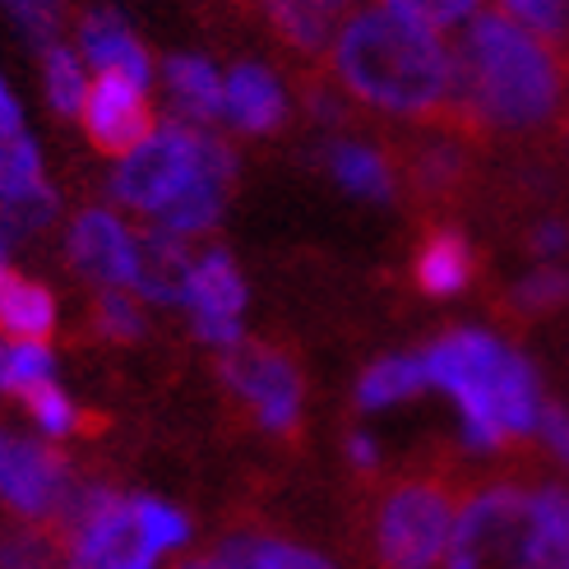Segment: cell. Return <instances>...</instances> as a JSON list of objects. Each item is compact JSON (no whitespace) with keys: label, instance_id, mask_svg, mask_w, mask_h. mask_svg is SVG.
<instances>
[{"label":"cell","instance_id":"obj_1","mask_svg":"<svg viewBox=\"0 0 569 569\" xmlns=\"http://www.w3.org/2000/svg\"><path fill=\"white\" fill-rule=\"evenodd\" d=\"M459 121L487 130H537L565 102V66L519 19L500 10L472 14L453 56Z\"/></svg>","mask_w":569,"mask_h":569},{"label":"cell","instance_id":"obj_2","mask_svg":"<svg viewBox=\"0 0 569 569\" xmlns=\"http://www.w3.org/2000/svg\"><path fill=\"white\" fill-rule=\"evenodd\" d=\"M333 70L366 102L412 121H459L453 56L431 28L403 14L366 10L333 38Z\"/></svg>","mask_w":569,"mask_h":569},{"label":"cell","instance_id":"obj_3","mask_svg":"<svg viewBox=\"0 0 569 569\" xmlns=\"http://www.w3.org/2000/svg\"><path fill=\"white\" fill-rule=\"evenodd\" d=\"M426 389H440L459 408V436L472 453H496L509 440H528L542 417L537 371L500 338L481 329L445 333L421 352Z\"/></svg>","mask_w":569,"mask_h":569},{"label":"cell","instance_id":"obj_4","mask_svg":"<svg viewBox=\"0 0 569 569\" xmlns=\"http://www.w3.org/2000/svg\"><path fill=\"white\" fill-rule=\"evenodd\" d=\"M445 569H569V487L487 481L459 500Z\"/></svg>","mask_w":569,"mask_h":569},{"label":"cell","instance_id":"obj_5","mask_svg":"<svg viewBox=\"0 0 569 569\" xmlns=\"http://www.w3.org/2000/svg\"><path fill=\"white\" fill-rule=\"evenodd\" d=\"M61 560L74 569H172L139 523L134 491L107 481H79L70 509L56 523Z\"/></svg>","mask_w":569,"mask_h":569},{"label":"cell","instance_id":"obj_6","mask_svg":"<svg viewBox=\"0 0 569 569\" xmlns=\"http://www.w3.org/2000/svg\"><path fill=\"white\" fill-rule=\"evenodd\" d=\"M459 500L440 481H398L376 505L371 542L380 569H445Z\"/></svg>","mask_w":569,"mask_h":569},{"label":"cell","instance_id":"obj_7","mask_svg":"<svg viewBox=\"0 0 569 569\" xmlns=\"http://www.w3.org/2000/svg\"><path fill=\"white\" fill-rule=\"evenodd\" d=\"M79 481L83 477L74 472L61 445L0 426V509H6V519L56 532Z\"/></svg>","mask_w":569,"mask_h":569},{"label":"cell","instance_id":"obj_8","mask_svg":"<svg viewBox=\"0 0 569 569\" xmlns=\"http://www.w3.org/2000/svg\"><path fill=\"white\" fill-rule=\"evenodd\" d=\"M204 139L181 121L153 130L144 144H139L130 158H121L117 177H111V194L121 199L134 213H162L172 209L186 194V186L199 177V162H204Z\"/></svg>","mask_w":569,"mask_h":569},{"label":"cell","instance_id":"obj_9","mask_svg":"<svg viewBox=\"0 0 569 569\" xmlns=\"http://www.w3.org/2000/svg\"><path fill=\"white\" fill-rule=\"evenodd\" d=\"M218 371H222V385L250 408L254 421H260V431L292 436L301 426V403H306L301 371L282 352H273L264 343H246L241 338L237 348L222 352Z\"/></svg>","mask_w":569,"mask_h":569},{"label":"cell","instance_id":"obj_10","mask_svg":"<svg viewBox=\"0 0 569 569\" xmlns=\"http://www.w3.org/2000/svg\"><path fill=\"white\" fill-rule=\"evenodd\" d=\"M79 121H83L89 144L107 158H130L158 130L144 83H134L130 74H117V70H102L93 79V89L83 93Z\"/></svg>","mask_w":569,"mask_h":569},{"label":"cell","instance_id":"obj_11","mask_svg":"<svg viewBox=\"0 0 569 569\" xmlns=\"http://www.w3.org/2000/svg\"><path fill=\"white\" fill-rule=\"evenodd\" d=\"M186 306L194 333L213 348H237L241 343V306H246V282L237 273V264L227 260L222 250H209L204 260L190 264V282H186Z\"/></svg>","mask_w":569,"mask_h":569},{"label":"cell","instance_id":"obj_12","mask_svg":"<svg viewBox=\"0 0 569 569\" xmlns=\"http://www.w3.org/2000/svg\"><path fill=\"white\" fill-rule=\"evenodd\" d=\"M70 260L79 273L98 278L102 288H134L139 246L107 209H89L70 227Z\"/></svg>","mask_w":569,"mask_h":569},{"label":"cell","instance_id":"obj_13","mask_svg":"<svg viewBox=\"0 0 569 569\" xmlns=\"http://www.w3.org/2000/svg\"><path fill=\"white\" fill-rule=\"evenodd\" d=\"M237 181V158L222 139H204V162H199V177L186 186V194L177 199L172 209L158 213V227L177 237H194V232H209L218 222L222 204H227V190Z\"/></svg>","mask_w":569,"mask_h":569},{"label":"cell","instance_id":"obj_14","mask_svg":"<svg viewBox=\"0 0 569 569\" xmlns=\"http://www.w3.org/2000/svg\"><path fill=\"white\" fill-rule=\"evenodd\" d=\"M56 333V297L42 282L14 269H0V338L14 343H47Z\"/></svg>","mask_w":569,"mask_h":569},{"label":"cell","instance_id":"obj_15","mask_svg":"<svg viewBox=\"0 0 569 569\" xmlns=\"http://www.w3.org/2000/svg\"><path fill=\"white\" fill-rule=\"evenodd\" d=\"M139 246V273H134V292L149 297V301H186V282H190V254L181 246L177 232L167 227H149L144 237L134 241Z\"/></svg>","mask_w":569,"mask_h":569},{"label":"cell","instance_id":"obj_16","mask_svg":"<svg viewBox=\"0 0 569 569\" xmlns=\"http://www.w3.org/2000/svg\"><path fill=\"white\" fill-rule=\"evenodd\" d=\"M472 269H477V254L468 246L463 232H453V227H440L431 232L421 246H417V260H412V278L426 297H453L463 292L472 282Z\"/></svg>","mask_w":569,"mask_h":569},{"label":"cell","instance_id":"obj_17","mask_svg":"<svg viewBox=\"0 0 569 569\" xmlns=\"http://www.w3.org/2000/svg\"><path fill=\"white\" fill-rule=\"evenodd\" d=\"M222 111L227 121L250 130V134H269L282 126V93L278 79L260 66H237L232 79L222 83Z\"/></svg>","mask_w":569,"mask_h":569},{"label":"cell","instance_id":"obj_18","mask_svg":"<svg viewBox=\"0 0 569 569\" xmlns=\"http://www.w3.org/2000/svg\"><path fill=\"white\" fill-rule=\"evenodd\" d=\"M213 556L232 569H338L325 551L288 542V537H273V532H232L213 547Z\"/></svg>","mask_w":569,"mask_h":569},{"label":"cell","instance_id":"obj_19","mask_svg":"<svg viewBox=\"0 0 569 569\" xmlns=\"http://www.w3.org/2000/svg\"><path fill=\"white\" fill-rule=\"evenodd\" d=\"M79 42H83V56H89L98 70H117V74H130L134 83H149V56L134 42V33L126 28L121 14L93 10L79 28Z\"/></svg>","mask_w":569,"mask_h":569},{"label":"cell","instance_id":"obj_20","mask_svg":"<svg viewBox=\"0 0 569 569\" xmlns=\"http://www.w3.org/2000/svg\"><path fill=\"white\" fill-rule=\"evenodd\" d=\"M426 389V371H421V352L412 357H385L376 366H366V376L357 380V408L361 412H385L393 403H408Z\"/></svg>","mask_w":569,"mask_h":569},{"label":"cell","instance_id":"obj_21","mask_svg":"<svg viewBox=\"0 0 569 569\" xmlns=\"http://www.w3.org/2000/svg\"><path fill=\"white\" fill-rule=\"evenodd\" d=\"M167 89H172V102L181 117H190V121L222 117V79L209 61H199V56H172V61H167Z\"/></svg>","mask_w":569,"mask_h":569},{"label":"cell","instance_id":"obj_22","mask_svg":"<svg viewBox=\"0 0 569 569\" xmlns=\"http://www.w3.org/2000/svg\"><path fill=\"white\" fill-rule=\"evenodd\" d=\"M33 194H47L42 158L33 149V139L23 130H0V204L33 199Z\"/></svg>","mask_w":569,"mask_h":569},{"label":"cell","instance_id":"obj_23","mask_svg":"<svg viewBox=\"0 0 569 569\" xmlns=\"http://www.w3.org/2000/svg\"><path fill=\"white\" fill-rule=\"evenodd\" d=\"M134 509H139V523H144L149 532V542L167 556V560H186L190 542H194V523L181 505L172 500H162V496H144V491H134Z\"/></svg>","mask_w":569,"mask_h":569},{"label":"cell","instance_id":"obj_24","mask_svg":"<svg viewBox=\"0 0 569 569\" xmlns=\"http://www.w3.org/2000/svg\"><path fill=\"white\" fill-rule=\"evenodd\" d=\"M47 380H56V357L47 343H14V338L0 343V393L6 398L23 403Z\"/></svg>","mask_w":569,"mask_h":569},{"label":"cell","instance_id":"obj_25","mask_svg":"<svg viewBox=\"0 0 569 569\" xmlns=\"http://www.w3.org/2000/svg\"><path fill=\"white\" fill-rule=\"evenodd\" d=\"M23 408H28V417H33V426H38V436L42 440H51V445H66V440H74L83 426H89V417H83V408L74 403V398L56 385V380H47V385H38L33 393L23 398Z\"/></svg>","mask_w":569,"mask_h":569},{"label":"cell","instance_id":"obj_26","mask_svg":"<svg viewBox=\"0 0 569 569\" xmlns=\"http://www.w3.org/2000/svg\"><path fill=\"white\" fill-rule=\"evenodd\" d=\"M61 565V542L51 528L33 523H0V569H56Z\"/></svg>","mask_w":569,"mask_h":569},{"label":"cell","instance_id":"obj_27","mask_svg":"<svg viewBox=\"0 0 569 569\" xmlns=\"http://www.w3.org/2000/svg\"><path fill=\"white\" fill-rule=\"evenodd\" d=\"M329 167H333L338 186L352 190V194H366V199H389V194H393L389 167H385V158L371 153V149L338 144V149H329Z\"/></svg>","mask_w":569,"mask_h":569},{"label":"cell","instance_id":"obj_28","mask_svg":"<svg viewBox=\"0 0 569 569\" xmlns=\"http://www.w3.org/2000/svg\"><path fill=\"white\" fill-rule=\"evenodd\" d=\"M42 70H47V98L51 107L61 111V117H74L83 107V93H89V83H83V70H79V56L70 47H42Z\"/></svg>","mask_w":569,"mask_h":569},{"label":"cell","instance_id":"obj_29","mask_svg":"<svg viewBox=\"0 0 569 569\" xmlns=\"http://www.w3.org/2000/svg\"><path fill=\"white\" fill-rule=\"evenodd\" d=\"M264 6H269V23L278 28L282 42H292V47H301V51H320V47L329 42V28H333V23H325L320 14L292 6V0H264Z\"/></svg>","mask_w":569,"mask_h":569},{"label":"cell","instance_id":"obj_30","mask_svg":"<svg viewBox=\"0 0 569 569\" xmlns=\"http://www.w3.org/2000/svg\"><path fill=\"white\" fill-rule=\"evenodd\" d=\"M93 329L98 338H111V343H134L144 333V316H139V306L121 288H107L93 301Z\"/></svg>","mask_w":569,"mask_h":569},{"label":"cell","instance_id":"obj_31","mask_svg":"<svg viewBox=\"0 0 569 569\" xmlns=\"http://www.w3.org/2000/svg\"><path fill=\"white\" fill-rule=\"evenodd\" d=\"M515 310L519 316H547V310H556V306H565L569 301V273H560V269H542V273H532V278H523L519 288H515Z\"/></svg>","mask_w":569,"mask_h":569},{"label":"cell","instance_id":"obj_32","mask_svg":"<svg viewBox=\"0 0 569 569\" xmlns=\"http://www.w3.org/2000/svg\"><path fill=\"white\" fill-rule=\"evenodd\" d=\"M393 14H403L421 28H431V33H440V28H453L477 14V0H389Z\"/></svg>","mask_w":569,"mask_h":569},{"label":"cell","instance_id":"obj_33","mask_svg":"<svg viewBox=\"0 0 569 569\" xmlns=\"http://www.w3.org/2000/svg\"><path fill=\"white\" fill-rule=\"evenodd\" d=\"M412 172H417L421 190H453V186H459V177H463V162H459V153H453V149H426Z\"/></svg>","mask_w":569,"mask_h":569},{"label":"cell","instance_id":"obj_34","mask_svg":"<svg viewBox=\"0 0 569 569\" xmlns=\"http://www.w3.org/2000/svg\"><path fill=\"white\" fill-rule=\"evenodd\" d=\"M6 6L33 42H42V47L56 42V0H6Z\"/></svg>","mask_w":569,"mask_h":569},{"label":"cell","instance_id":"obj_35","mask_svg":"<svg viewBox=\"0 0 569 569\" xmlns=\"http://www.w3.org/2000/svg\"><path fill=\"white\" fill-rule=\"evenodd\" d=\"M532 440H542V449L551 453V459L569 468V412L560 403H542V417H537Z\"/></svg>","mask_w":569,"mask_h":569},{"label":"cell","instance_id":"obj_36","mask_svg":"<svg viewBox=\"0 0 569 569\" xmlns=\"http://www.w3.org/2000/svg\"><path fill=\"white\" fill-rule=\"evenodd\" d=\"M519 19H528L532 28H542L547 38L565 33V19H569V0H505Z\"/></svg>","mask_w":569,"mask_h":569},{"label":"cell","instance_id":"obj_37","mask_svg":"<svg viewBox=\"0 0 569 569\" xmlns=\"http://www.w3.org/2000/svg\"><path fill=\"white\" fill-rule=\"evenodd\" d=\"M343 449H348V463H352L357 472H376V468H380V445H376V436L352 431Z\"/></svg>","mask_w":569,"mask_h":569},{"label":"cell","instance_id":"obj_38","mask_svg":"<svg viewBox=\"0 0 569 569\" xmlns=\"http://www.w3.org/2000/svg\"><path fill=\"white\" fill-rule=\"evenodd\" d=\"M292 6H301V10H310V14H320L325 23H333L343 10H352L357 0H292Z\"/></svg>","mask_w":569,"mask_h":569},{"label":"cell","instance_id":"obj_39","mask_svg":"<svg viewBox=\"0 0 569 569\" xmlns=\"http://www.w3.org/2000/svg\"><path fill=\"white\" fill-rule=\"evenodd\" d=\"M0 130H23V121H19V107H14V98H10L6 83H0Z\"/></svg>","mask_w":569,"mask_h":569},{"label":"cell","instance_id":"obj_40","mask_svg":"<svg viewBox=\"0 0 569 569\" xmlns=\"http://www.w3.org/2000/svg\"><path fill=\"white\" fill-rule=\"evenodd\" d=\"M172 569H232V565H227V560H218V556L209 551V556H186V560H177Z\"/></svg>","mask_w":569,"mask_h":569},{"label":"cell","instance_id":"obj_41","mask_svg":"<svg viewBox=\"0 0 569 569\" xmlns=\"http://www.w3.org/2000/svg\"><path fill=\"white\" fill-rule=\"evenodd\" d=\"M565 241H569V237H565V227H542V232H537V250H547V254L560 250Z\"/></svg>","mask_w":569,"mask_h":569},{"label":"cell","instance_id":"obj_42","mask_svg":"<svg viewBox=\"0 0 569 569\" xmlns=\"http://www.w3.org/2000/svg\"><path fill=\"white\" fill-rule=\"evenodd\" d=\"M0 269H6V232H0Z\"/></svg>","mask_w":569,"mask_h":569},{"label":"cell","instance_id":"obj_43","mask_svg":"<svg viewBox=\"0 0 569 569\" xmlns=\"http://www.w3.org/2000/svg\"><path fill=\"white\" fill-rule=\"evenodd\" d=\"M56 569H74V565H66V560H61V565H56Z\"/></svg>","mask_w":569,"mask_h":569}]
</instances>
